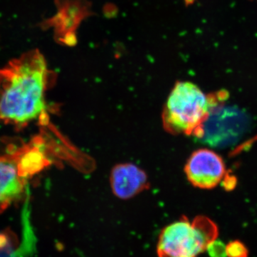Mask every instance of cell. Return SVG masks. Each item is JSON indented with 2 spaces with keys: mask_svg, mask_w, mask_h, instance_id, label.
<instances>
[{
  "mask_svg": "<svg viewBox=\"0 0 257 257\" xmlns=\"http://www.w3.org/2000/svg\"><path fill=\"white\" fill-rule=\"evenodd\" d=\"M52 72L41 52H25L0 69V119L23 126L46 119L45 95Z\"/></svg>",
  "mask_w": 257,
  "mask_h": 257,
  "instance_id": "cell-1",
  "label": "cell"
},
{
  "mask_svg": "<svg viewBox=\"0 0 257 257\" xmlns=\"http://www.w3.org/2000/svg\"><path fill=\"white\" fill-rule=\"evenodd\" d=\"M211 102L196 84L179 82L171 92L165 109L163 124L172 134H184L198 138L210 111Z\"/></svg>",
  "mask_w": 257,
  "mask_h": 257,
  "instance_id": "cell-2",
  "label": "cell"
},
{
  "mask_svg": "<svg viewBox=\"0 0 257 257\" xmlns=\"http://www.w3.org/2000/svg\"><path fill=\"white\" fill-rule=\"evenodd\" d=\"M217 226L209 218H186L172 223L161 232L157 243L159 257H198L216 239Z\"/></svg>",
  "mask_w": 257,
  "mask_h": 257,
  "instance_id": "cell-3",
  "label": "cell"
},
{
  "mask_svg": "<svg viewBox=\"0 0 257 257\" xmlns=\"http://www.w3.org/2000/svg\"><path fill=\"white\" fill-rule=\"evenodd\" d=\"M217 96L211 101L210 111L198 139L214 148H225L237 143L250 126L248 115L239 108L225 106Z\"/></svg>",
  "mask_w": 257,
  "mask_h": 257,
  "instance_id": "cell-4",
  "label": "cell"
},
{
  "mask_svg": "<svg viewBox=\"0 0 257 257\" xmlns=\"http://www.w3.org/2000/svg\"><path fill=\"white\" fill-rule=\"evenodd\" d=\"M185 174L189 182L197 188L210 189L224 178V161L216 152L207 149L197 150L186 164Z\"/></svg>",
  "mask_w": 257,
  "mask_h": 257,
  "instance_id": "cell-5",
  "label": "cell"
},
{
  "mask_svg": "<svg viewBox=\"0 0 257 257\" xmlns=\"http://www.w3.org/2000/svg\"><path fill=\"white\" fill-rule=\"evenodd\" d=\"M27 181L20 173L15 153L0 157V213L22 197Z\"/></svg>",
  "mask_w": 257,
  "mask_h": 257,
  "instance_id": "cell-6",
  "label": "cell"
},
{
  "mask_svg": "<svg viewBox=\"0 0 257 257\" xmlns=\"http://www.w3.org/2000/svg\"><path fill=\"white\" fill-rule=\"evenodd\" d=\"M110 182L115 196L121 199L135 197L148 187L146 173L133 164H121L111 171Z\"/></svg>",
  "mask_w": 257,
  "mask_h": 257,
  "instance_id": "cell-7",
  "label": "cell"
},
{
  "mask_svg": "<svg viewBox=\"0 0 257 257\" xmlns=\"http://www.w3.org/2000/svg\"><path fill=\"white\" fill-rule=\"evenodd\" d=\"M15 155L20 173L27 179L40 172L50 164L45 145L40 139H35L33 143L15 152Z\"/></svg>",
  "mask_w": 257,
  "mask_h": 257,
  "instance_id": "cell-8",
  "label": "cell"
},
{
  "mask_svg": "<svg viewBox=\"0 0 257 257\" xmlns=\"http://www.w3.org/2000/svg\"><path fill=\"white\" fill-rule=\"evenodd\" d=\"M226 253L227 257H248V250L241 241L238 240L230 241L226 245Z\"/></svg>",
  "mask_w": 257,
  "mask_h": 257,
  "instance_id": "cell-9",
  "label": "cell"
},
{
  "mask_svg": "<svg viewBox=\"0 0 257 257\" xmlns=\"http://www.w3.org/2000/svg\"><path fill=\"white\" fill-rule=\"evenodd\" d=\"M207 251L211 257H227L226 245L219 240H214L208 245Z\"/></svg>",
  "mask_w": 257,
  "mask_h": 257,
  "instance_id": "cell-10",
  "label": "cell"
}]
</instances>
